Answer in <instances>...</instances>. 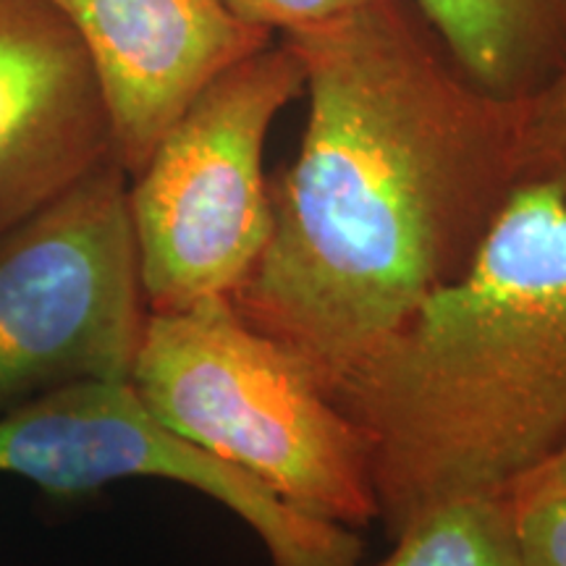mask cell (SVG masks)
Here are the masks:
<instances>
[{
	"label": "cell",
	"mask_w": 566,
	"mask_h": 566,
	"mask_svg": "<svg viewBox=\"0 0 566 566\" xmlns=\"http://www.w3.org/2000/svg\"><path fill=\"white\" fill-rule=\"evenodd\" d=\"M512 506L525 566H566V495H537Z\"/></svg>",
	"instance_id": "7c38bea8"
},
{
	"label": "cell",
	"mask_w": 566,
	"mask_h": 566,
	"mask_svg": "<svg viewBox=\"0 0 566 566\" xmlns=\"http://www.w3.org/2000/svg\"><path fill=\"white\" fill-rule=\"evenodd\" d=\"M307 126L271 181L263 258L229 296L317 386L459 279L516 179V103L462 76L409 0L289 32Z\"/></svg>",
	"instance_id": "6da1fadb"
},
{
	"label": "cell",
	"mask_w": 566,
	"mask_h": 566,
	"mask_svg": "<svg viewBox=\"0 0 566 566\" xmlns=\"http://www.w3.org/2000/svg\"><path fill=\"white\" fill-rule=\"evenodd\" d=\"M300 92V55L286 40L271 42L208 84L129 176L150 313L229 300L254 271L273 229L265 139Z\"/></svg>",
	"instance_id": "277c9868"
},
{
	"label": "cell",
	"mask_w": 566,
	"mask_h": 566,
	"mask_svg": "<svg viewBox=\"0 0 566 566\" xmlns=\"http://www.w3.org/2000/svg\"><path fill=\"white\" fill-rule=\"evenodd\" d=\"M105 160L108 116L66 17L53 0H0V233Z\"/></svg>",
	"instance_id": "ba28073f"
},
{
	"label": "cell",
	"mask_w": 566,
	"mask_h": 566,
	"mask_svg": "<svg viewBox=\"0 0 566 566\" xmlns=\"http://www.w3.org/2000/svg\"><path fill=\"white\" fill-rule=\"evenodd\" d=\"M516 179L556 184L566 195V59L516 103Z\"/></svg>",
	"instance_id": "8fae6325"
},
{
	"label": "cell",
	"mask_w": 566,
	"mask_h": 566,
	"mask_svg": "<svg viewBox=\"0 0 566 566\" xmlns=\"http://www.w3.org/2000/svg\"><path fill=\"white\" fill-rule=\"evenodd\" d=\"M375 566H525L514 506L504 495H462L424 509Z\"/></svg>",
	"instance_id": "30bf717a"
},
{
	"label": "cell",
	"mask_w": 566,
	"mask_h": 566,
	"mask_svg": "<svg viewBox=\"0 0 566 566\" xmlns=\"http://www.w3.org/2000/svg\"><path fill=\"white\" fill-rule=\"evenodd\" d=\"M537 495H566V441L551 454L546 462L537 464L530 475H525L509 491L506 499L516 501L537 499Z\"/></svg>",
	"instance_id": "5bb4252c"
},
{
	"label": "cell",
	"mask_w": 566,
	"mask_h": 566,
	"mask_svg": "<svg viewBox=\"0 0 566 566\" xmlns=\"http://www.w3.org/2000/svg\"><path fill=\"white\" fill-rule=\"evenodd\" d=\"M250 24L268 32H300L352 17L378 0H226Z\"/></svg>",
	"instance_id": "4fadbf2b"
},
{
	"label": "cell",
	"mask_w": 566,
	"mask_h": 566,
	"mask_svg": "<svg viewBox=\"0 0 566 566\" xmlns=\"http://www.w3.org/2000/svg\"><path fill=\"white\" fill-rule=\"evenodd\" d=\"M147 313L129 176L105 160L0 233V417L69 386L129 380Z\"/></svg>",
	"instance_id": "5b68a950"
},
{
	"label": "cell",
	"mask_w": 566,
	"mask_h": 566,
	"mask_svg": "<svg viewBox=\"0 0 566 566\" xmlns=\"http://www.w3.org/2000/svg\"><path fill=\"white\" fill-rule=\"evenodd\" d=\"M462 76L522 103L566 59V0H409Z\"/></svg>",
	"instance_id": "9c48e42d"
},
{
	"label": "cell",
	"mask_w": 566,
	"mask_h": 566,
	"mask_svg": "<svg viewBox=\"0 0 566 566\" xmlns=\"http://www.w3.org/2000/svg\"><path fill=\"white\" fill-rule=\"evenodd\" d=\"M80 38L101 90L111 155L126 176L150 158L200 92L265 51L273 32L226 0H53Z\"/></svg>",
	"instance_id": "52a82bcc"
},
{
	"label": "cell",
	"mask_w": 566,
	"mask_h": 566,
	"mask_svg": "<svg viewBox=\"0 0 566 566\" xmlns=\"http://www.w3.org/2000/svg\"><path fill=\"white\" fill-rule=\"evenodd\" d=\"M0 475L55 499H80L132 478L171 480L237 514L263 541L273 566H310L325 546L323 520L168 430L129 380L69 386L0 417Z\"/></svg>",
	"instance_id": "8992f818"
},
{
	"label": "cell",
	"mask_w": 566,
	"mask_h": 566,
	"mask_svg": "<svg viewBox=\"0 0 566 566\" xmlns=\"http://www.w3.org/2000/svg\"><path fill=\"white\" fill-rule=\"evenodd\" d=\"M129 384L168 430L302 512L352 530L378 520L359 430L229 300L147 313Z\"/></svg>",
	"instance_id": "3957f363"
},
{
	"label": "cell",
	"mask_w": 566,
	"mask_h": 566,
	"mask_svg": "<svg viewBox=\"0 0 566 566\" xmlns=\"http://www.w3.org/2000/svg\"><path fill=\"white\" fill-rule=\"evenodd\" d=\"M396 535L462 495H509L566 441V195L516 181L467 271L325 388Z\"/></svg>",
	"instance_id": "7a4b0ae2"
}]
</instances>
